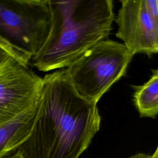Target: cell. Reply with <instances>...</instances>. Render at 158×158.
Listing matches in <instances>:
<instances>
[{
    "label": "cell",
    "mask_w": 158,
    "mask_h": 158,
    "mask_svg": "<svg viewBox=\"0 0 158 158\" xmlns=\"http://www.w3.org/2000/svg\"><path fill=\"white\" fill-rule=\"evenodd\" d=\"M132 57L123 44L104 40L64 69L75 91L97 104L102 95L125 74Z\"/></svg>",
    "instance_id": "cell-3"
},
{
    "label": "cell",
    "mask_w": 158,
    "mask_h": 158,
    "mask_svg": "<svg viewBox=\"0 0 158 158\" xmlns=\"http://www.w3.org/2000/svg\"><path fill=\"white\" fill-rule=\"evenodd\" d=\"M52 20L51 1H0V34L32 59L46 46Z\"/></svg>",
    "instance_id": "cell-4"
},
{
    "label": "cell",
    "mask_w": 158,
    "mask_h": 158,
    "mask_svg": "<svg viewBox=\"0 0 158 158\" xmlns=\"http://www.w3.org/2000/svg\"><path fill=\"white\" fill-rule=\"evenodd\" d=\"M9 55H7L5 52H4L2 50L0 49V63L5 59Z\"/></svg>",
    "instance_id": "cell-13"
},
{
    "label": "cell",
    "mask_w": 158,
    "mask_h": 158,
    "mask_svg": "<svg viewBox=\"0 0 158 158\" xmlns=\"http://www.w3.org/2000/svg\"><path fill=\"white\" fill-rule=\"evenodd\" d=\"M133 102L141 117L154 118L158 115V69L152 70L146 83L136 87Z\"/></svg>",
    "instance_id": "cell-8"
},
{
    "label": "cell",
    "mask_w": 158,
    "mask_h": 158,
    "mask_svg": "<svg viewBox=\"0 0 158 158\" xmlns=\"http://www.w3.org/2000/svg\"><path fill=\"white\" fill-rule=\"evenodd\" d=\"M43 78L8 56L0 63V126L37 106L42 96Z\"/></svg>",
    "instance_id": "cell-5"
},
{
    "label": "cell",
    "mask_w": 158,
    "mask_h": 158,
    "mask_svg": "<svg viewBox=\"0 0 158 158\" xmlns=\"http://www.w3.org/2000/svg\"><path fill=\"white\" fill-rule=\"evenodd\" d=\"M0 49L7 55L14 57L21 63L28 65L32 59L31 56L10 43L8 40L0 34Z\"/></svg>",
    "instance_id": "cell-9"
},
{
    "label": "cell",
    "mask_w": 158,
    "mask_h": 158,
    "mask_svg": "<svg viewBox=\"0 0 158 158\" xmlns=\"http://www.w3.org/2000/svg\"><path fill=\"white\" fill-rule=\"evenodd\" d=\"M128 158H151V156L143 153H139L134 156H132Z\"/></svg>",
    "instance_id": "cell-12"
},
{
    "label": "cell",
    "mask_w": 158,
    "mask_h": 158,
    "mask_svg": "<svg viewBox=\"0 0 158 158\" xmlns=\"http://www.w3.org/2000/svg\"><path fill=\"white\" fill-rule=\"evenodd\" d=\"M116 36L130 54L150 56L158 52V21L148 12L144 0L120 1Z\"/></svg>",
    "instance_id": "cell-6"
},
{
    "label": "cell",
    "mask_w": 158,
    "mask_h": 158,
    "mask_svg": "<svg viewBox=\"0 0 158 158\" xmlns=\"http://www.w3.org/2000/svg\"><path fill=\"white\" fill-rule=\"evenodd\" d=\"M2 158H24L19 152H18L17 151H15V152H14L12 154L7 155Z\"/></svg>",
    "instance_id": "cell-11"
},
{
    "label": "cell",
    "mask_w": 158,
    "mask_h": 158,
    "mask_svg": "<svg viewBox=\"0 0 158 158\" xmlns=\"http://www.w3.org/2000/svg\"><path fill=\"white\" fill-rule=\"evenodd\" d=\"M43 80L39 115L17 151L24 158H78L99 130L96 104L75 91L64 69Z\"/></svg>",
    "instance_id": "cell-1"
},
{
    "label": "cell",
    "mask_w": 158,
    "mask_h": 158,
    "mask_svg": "<svg viewBox=\"0 0 158 158\" xmlns=\"http://www.w3.org/2000/svg\"><path fill=\"white\" fill-rule=\"evenodd\" d=\"M151 158H158V145L155 152L153 153L152 156H151Z\"/></svg>",
    "instance_id": "cell-14"
},
{
    "label": "cell",
    "mask_w": 158,
    "mask_h": 158,
    "mask_svg": "<svg viewBox=\"0 0 158 158\" xmlns=\"http://www.w3.org/2000/svg\"><path fill=\"white\" fill-rule=\"evenodd\" d=\"M53 22L48 42L34 67L43 72L67 68L106 40L114 19L111 0L51 1Z\"/></svg>",
    "instance_id": "cell-2"
},
{
    "label": "cell",
    "mask_w": 158,
    "mask_h": 158,
    "mask_svg": "<svg viewBox=\"0 0 158 158\" xmlns=\"http://www.w3.org/2000/svg\"><path fill=\"white\" fill-rule=\"evenodd\" d=\"M40 112V101L21 116L0 126V158L16 151L28 138Z\"/></svg>",
    "instance_id": "cell-7"
},
{
    "label": "cell",
    "mask_w": 158,
    "mask_h": 158,
    "mask_svg": "<svg viewBox=\"0 0 158 158\" xmlns=\"http://www.w3.org/2000/svg\"><path fill=\"white\" fill-rule=\"evenodd\" d=\"M144 2L149 14L158 21V0H144Z\"/></svg>",
    "instance_id": "cell-10"
}]
</instances>
